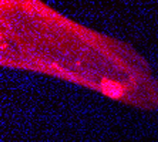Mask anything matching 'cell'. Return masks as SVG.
<instances>
[{
  "label": "cell",
  "mask_w": 158,
  "mask_h": 142,
  "mask_svg": "<svg viewBox=\"0 0 158 142\" xmlns=\"http://www.w3.org/2000/svg\"><path fill=\"white\" fill-rule=\"evenodd\" d=\"M101 91L110 98H120L121 95H124L125 88L117 81L103 80L101 81Z\"/></svg>",
  "instance_id": "obj_1"
}]
</instances>
